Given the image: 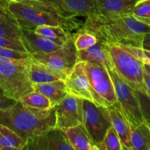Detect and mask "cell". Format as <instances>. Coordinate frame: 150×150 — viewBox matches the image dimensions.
Returning <instances> with one entry per match:
<instances>
[{
	"instance_id": "cell-1",
	"label": "cell",
	"mask_w": 150,
	"mask_h": 150,
	"mask_svg": "<svg viewBox=\"0 0 150 150\" xmlns=\"http://www.w3.org/2000/svg\"><path fill=\"white\" fill-rule=\"evenodd\" d=\"M81 28L95 35L102 43L139 48H142L145 35L150 32V25L140 21L133 15L88 17Z\"/></svg>"
},
{
	"instance_id": "cell-2",
	"label": "cell",
	"mask_w": 150,
	"mask_h": 150,
	"mask_svg": "<svg viewBox=\"0 0 150 150\" xmlns=\"http://www.w3.org/2000/svg\"><path fill=\"white\" fill-rule=\"evenodd\" d=\"M7 9L18 26L35 29L41 26H61L67 32L78 30L82 23L73 16H65L46 4L36 0H7Z\"/></svg>"
},
{
	"instance_id": "cell-3",
	"label": "cell",
	"mask_w": 150,
	"mask_h": 150,
	"mask_svg": "<svg viewBox=\"0 0 150 150\" xmlns=\"http://www.w3.org/2000/svg\"><path fill=\"white\" fill-rule=\"evenodd\" d=\"M0 124L14 131L26 142L30 138L55 127V111L54 108L49 110L31 108L18 100L0 111Z\"/></svg>"
},
{
	"instance_id": "cell-4",
	"label": "cell",
	"mask_w": 150,
	"mask_h": 150,
	"mask_svg": "<svg viewBox=\"0 0 150 150\" xmlns=\"http://www.w3.org/2000/svg\"><path fill=\"white\" fill-rule=\"evenodd\" d=\"M30 59L31 57L26 59L0 58V87L6 96L15 101L34 91L29 76Z\"/></svg>"
},
{
	"instance_id": "cell-5",
	"label": "cell",
	"mask_w": 150,
	"mask_h": 150,
	"mask_svg": "<svg viewBox=\"0 0 150 150\" xmlns=\"http://www.w3.org/2000/svg\"><path fill=\"white\" fill-rule=\"evenodd\" d=\"M105 48L119 76L133 89L144 93L143 63L121 45L105 44Z\"/></svg>"
},
{
	"instance_id": "cell-6",
	"label": "cell",
	"mask_w": 150,
	"mask_h": 150,
	"mask_svg": "<svg viewBox=\"0 0 150 150\" xmlns=\"http://www.w3.org/2000/svg\"><path fill=\"white\" fill-rule=\"evenodd\" d=\"M113 83L122 111L130 124V127H136L144 121L136 90L130 87L125 81L119 76L112 64L106 67Z\"/></svg>"
},
{
	"instance_id": "cell-7",
	"label": "cell",
	"mask_w": 150,
	"mask_h": 150,
	"mask_svg": "<svg viewBox=\"0 0 150 150\" xmlns=\"http://www.w3.org/2000/svg\"><path fill=\"white\" fill-rule=\"evenodd\" d=\"M30 56L32 59L64 75L66 78L68 77L78 62V51L72 34L68 40L58 49L48 53H35Z\"/></svg>"
},
{
	"instance_id": "cell-8",
	"label": "cell",
	"mask_w": 150,
	"mask_h": 150,
	"mask_svg": "<svg viewBox=\"0 0 150 150\" xmlns=\"http://www.w3.org/2000/svg\"><path fill=\"white\" fill-rule=\"evenodd\" d=\"M82 124L100 149L105 133L112 126L108 107L97 105L92 101L83 99Z\"/></svg>"
},
{
	"instance_id": "cell-9",
	"label": "cell",
	"mask_w": 150,
	"mask_h": 150,
	"mask_svg": "<svg viewBox=\"0 0 150 150\" xmlns=\"http://www.w3.org/2000/svg\"><path fill=\"white\" fill-rule=\"evenodd\" d=\"M89 81L94 90L107 103L108 107L117 103L114 83L106 67L92 62H83Z\"/></svg>"
},
{
	"instance_id": "cell-10",
	"label": "cell",
	"mask_w": 150,
	"mask_h": 150,
	"mask_svg": "<svg viewBox=\"0 0 150 150\" xmlns=\"http://www.w3.org/2000/svg\"><path fill=\"white\" fill-rule=\"evenodd\" d=\"M68 94L81 99L88 100L97 105L108 107L107 103L93 89L89 81L83 62H78L65 80Z\"/></svg>"
},
{
	"instance_id": "cell-11",
	"label": "cell",
	"mask_w": 150,
	"mask_h": 150,
	"mask_svg": "<svg viewBox=\"0 0 150 150\" xmlns=\"http://www.w3.org/2000/svg\"><path fill=\"white\" fill-rule=\"evenodd\" d=\"M56 127L69 128L83 123V99L68 94L54 105Z\"/></svg>"
},
{
	"instance_id": "cell-12",
	"label": "cell",
	"mask_w": 150,
	"mask_h": 150,
	"mask_svg": "<svg viewBox=\"0 0 150 150\" xmlns=\"http://www.w3.org/2000/svg\"><path fill=\"white\" fill-rule=\"evenodd\" d=\"M23 150H74L62 129L53 127L26 141Z\"/></svg>"
},
{
	"instance_id": "cell-13",
	"label": "cell",
	"mask_w": 150,
	"mask_h": 150,
	"mask_svg": "<svg viewBox=\"0 0 150 150\" xmlns=\"http://www.w3.org/2000/svg\"><path fill=\"white\" fill-rule=\"evenodd\" d=\"M21 35L22 42L30 55L39 52H51L62 46L36 33L32 29L21 28Z\"/></svg>"
},
{
	"instance_id": "cell-14",
	"label": "cell",
	"mask_w": 150,
	"mask_h": 150,
	"mask_svg": "<svg viewBox=\"0 0 150 150\" xmlns=\"http://www.w3.org/2000/svg\"><path fill=\"white\" fill-rule=\"evenodd\" d=\"M111 125L118 134L124 149L133 150L130 139V126L125 117L118 102L108 107Z\"/></svg>"
},
{
	"instance_id": "cell-15",
	"label": "cell",
	"mask_w": 150,
	"mask_h": 150,
	"mask_svg": "<svg viewBox=\"0 0 150 150\" xmlns=\"http://www.w3.org/2000/svg\"><path fill=\"white\" fill-rule=\"evenodd\" d=\"M139 1L140 0H98L100 16L114 18L132 15Z\"/></svg>"
},
{
	"instance_id": "cell-16",
	"label": "cell",
	"mask_w": 150,
	"mask_h": 150,
	"mask_svg": "<svg viewBox=\"0 0 150 150\" xmlns=\"http://www.w3.org/2000/svg\"><path fill=\"white\" fill-rule=\"evenodd\" d=\"M63 130L74 150H100L93 142L83 124Z\"/></svg>"
},
{
	"instance_id": "cell-17",
	"label": "cell",
	"mask_w": 150,
	"mask_h": 150,
	"mask_svg": "<svg viewBox=\"0 0 150 150\" xmlns=\"http://www.w3.org/2000/svg\"><path fill=\"white\" fill-rule=\"evenodd\" d=\"M67 13L70 16H100L98 0H61Z\"/></svg>"
},
{
	"instance_id": "cell-18",
	"label": "cell",
	"mask_w": 150,
	"mask_h": 150,
	"mask_svg": "<svg viewBox=\"0 0 150 150\" xmlns=\"http://www.w3.org/2000/svg\"><path fill=\"white\" fill-rule=\"evenodd\" d=\"M29 76L32 84L47 83L57 80L65 81L67 79L64 75L51 70L47 66L32 59L29 63Z\"/></svg>"
},
{
	"instance_id": "cell-19",
	"label": "cell",
	"mask_w": 150,
	"mask_h": 150,
	"mask_svg": "<svg viewBox=\"0 0 150 150\" xmlns=\"http://www.w3.org/2000/svg\"><path fill=\"white\" fill-rule=\"evenodd\" d=\"M33 90L48 98L53 107L68 95L65 81L64 80L33 84Z\"/></svg>"
},
{
	"instance_id": "cell-20",
	"label": "cell",
	"mask_w": 150,
	"mask_h": 150,
	"mask_svg": "<svg viewBox=\"0 0 150 150\" xmlns=\"http://www.w3.org/2000/svg\"><path fill=\"white\" fill-rule=\"evenodd\" d=\"M78 62H92L100 63L105 67L111 64L105 44L100 42L90 48L78 51Z\"/></svg>"
},
{
	"instance_id": "cell-21",
	"label": "cell",
	"mask_w": 150,
	"mask_h": 150,
	"mask_svg": "<svg viewBox=\"0 0 150 150\" xmlns=\"http://www.w3.org/2000/svg\"><path fill=\"white\" fill-rule=\"evenodd\" d=\"M133 150H150V127L144 121L136 127H130Z\"/></svg>"
},
{
	"instance_id": "cell-22",
	"label": "cell",
	"mask_w": 150,
	"mask_h": 150,
	"mask_svg": "<svg viewBox=\"0 0 150 150\" xmlns=\"http://www.w3.org/2000/svg\"><path fill=\"white\" fill-rule=\"evenodd\" d=\"M26 144L14 131L0 124V150H23Z\"/></svg>"
},
{
	"instance_id": "cell-23",
	"label": "cell",
	"mask_w": 150,
	"mask_h": 150,
	"mask_svg": "<svg viewBox=\"0 0 150 150\" xmlns=\"http://www.w3.org/2000/svg\"><path fill=\"white\" fill-rule=\"evenodd\" d=\"M34 30L36 33L59 45H64L71 35L61 26H41L36 27Z\"/></svg>"
},
{
	"instance_id": "cell-24",
	"label": "cell",
	"mask_w": 150,
	"mask_h": 150,
	"mask_svg": "<svg viewBox=\"0 0 150 150\" xmlns=\"http://www.w3.org/2000/svg\"><path fill=\"white\" fill-rule=\"evenodd\" d=\"M19 101L24 105L42 110H49L53 108L48 98L40 92L33 91L24 95Z\"/></svg>"
},
{
	"instance_id": "cell-25",
	"label": "cell",
	"mask_w": 150,
	"mask_h": 150,
	"mask_svg": "<svg viewBox=\"0 0 150 150\" xmlns=\"http://www.w3.org/2000/svg\"><path fill=\"white\" fill-rule=\"evenodd\" d=\"M72 36L77 51H81L90 48L98 42L95 35L81 28L78 29L77 32L72 35Z\"/></svg>"
},
{
	"instance_id": "cell-26",
	"label": "cell",
	"mask_w": 150,
	"mask_h": 150,
	"mask_svg": "<svg viewBox=\"0 0 150 150\" xmlns=\"http://www.w3.org/2000/svg\"><path fill=\"white\" fill-rule=\"evenodd\" d=\"M100 149L124 150V147L120 141V137L112 126L107 130L100 146Z\"/></svg>"
},
{
	"instance_id": "cell-27",
	"label": "cell",
	"mask_w": 150,
	"mask_h": 150,
	"mask_svg": "<svg viewBox=\"0 0 150 150\" xmlns=\"http://www.w3.org/2000/svg\"><path fill=\"white\" fill-rule=\"evenodd\" d=\"M132 15L140 21L150 25V2L149 0H140L133 8Z\"/></svg>"
},
{
	"instance_id": "cell-28",
	"label": "cell",
	"mask_w": 150,
	"mask_h": 150,
	"mask_svg": "<svg viewBox=\"0 0 150 150\" xmlns=\"http://www.w3.org/2000/svg\"><path fill=\"white\" fill-rule=\"evenodd\" d=\"M0 37L21 40V28L17 24L0 22Z\"/></svg>"
},
{
	"instance_id": "cell-29",
	"label": "cell",
	"mask_w": 150,
	"mask_h": 150,
	"mask_svg": "<svg viewBox=\"0 0 150 150\" xmlns=\"http://www.w3.org/2000/svg\"><path fill=\"white\" fill-rule=\"evenodd\" d=\"M136 94L139 98L144 120L150 127V98L141 91L136 90Z\"/></svg>"
},
{
	"instance_id": "cell-30",
	"label": "cell",
	"mask_w": 150,
	"mask_h": 150,
	"mask_svg": "<svg viewBox=\"0 0 150 150\" xmlns=\"http://www.w3.org/2000/svg\"><path fill=\"white\" fill-rule=\"evenodd\" d=\"M30 57V54L27 52L0 46V58L12 59H26Z\"/></svg>"
},
{
	"instance_id": "cell-31",
	"label": "cell",
	"mask_w": 150,
	"mask_h": 150,
	"mask_svg": "<svg viewBox=\"0 0 150 150\" xmlns=\"http://www.w3.org/2000/svg\"><path fill=\"white\" fill-rule=\"evenodd\" d=\"M122 47L143 64L150 65V51L139 47Z\"/></svg>"
},
{
	"instance_id": "cell-32",
	"label": "cell",
	"mask_w": 150,
	"mask_h": 150,
	"mask_svg": "<svg viewBox=\"0 0 150 150\" xmlns=\"http://www.w3.org/2000/svg\"><path fill=\"white\" fill-rule=\"evenodd\" d=\"M0 46L18 50V51H23V52H27L26 48H25L22 40L14 39V38H7L0 37Z\"/></svg>"
},
{
	"instance_id": "cell-33",
	"label": "cell",
	"mask_w": 150,
	"mask_h": 150,
	"mask_svg": "<svg viewBox=\"0 0 150 150\" xmlns=\"http://www.w3.org/2000/svg\"><path fill=\"white\" fill-rule=\"evenodd\" d=\"M0 22L17 24L7 9V0H0Z\"/></svg>"
},
{
	"instance_id": "cell-34",
	"label": "cell",
	"mask_w": 150,
	"mask_h": 150,
	"mask_svg": "<svg viewBox=\"0 0 150 150\" xmlns=\"http://www.w3.org/2000/svg\"><path fill=\"white\" fill-rule=\"evenodd\" d=\"M36 1H40V2L48 4V5L51 6V7H53L56 10H58L61 14L64 15V16H70L66 11L65 8L64 7V4H63L62 1L61 0H36Z\"/></svg>"
},
{
	"instance_id": "cell-35",
	"label": "cell",
	"mask_w": 150,
	"mask_h": 150,
	"mask_svg": "<svg viewBox=\"0 0 150 150\" xmlns=\"http://www.w3.org/2000/svg\"><path fill=\"white\" fill-rule=\"evenodd\" d=\"M14 100L10 99L8 97L6 96L3 92L2 89L0 87V111L2 110L7 109V108L13 105L16 103Z\"/></svg>"
},
{
	"instance_id": "cell-36",
	"label": "cell",
	"mask_w": 150,
	"mask_h": 150,
	"mask_svg": "<svg viewBox=\"0 0 150 150\" xmlns=\"http://www.w3.org/2000/svg\"><path fill=\"white\" fill-rule=\"evenodd\" d=\"M144 93L150 98V75L144 73Z\"/></svg>"
},
{
	"instance_id": "cell-37",
	"label": "cell",
	"mask_w": 150,
	"mask_h": 150,
	"mask_svg": "<svg viewBox=\"0 0 150 150\" xmlns=\"http://www.w3.org/2000/svg\"><path fill=\"white\" fill-rule=\"evenodd\" d=\"M142 48L144 49L150 51V32L145 35L142 42Z\"/></svg>"
},
{
	"instance_id": "cell-38",
	"label": "cell",
	"mask_w": 150,
	"mask_h": 150,
	"mask_svg": "<svg viewBox=\"0 0 150 150\" xmlns=\"http://www.w3.org/2000/svg\"><path fill=\"white\" fill-rule=\"evenodd\" d=\"M144 70L145 73H146L147 74L150 75V65L149 64H144Z\"/></svg>"
},
{
	"instance_id": "cell-39",
	"label": "cell",
	"mask_w": 150,
	"mask_h": 150,
	"mask_svg": "<svg viewBox=\"0 0 150 150\" xmlns=\"http://www.w3.org/2000/svg\"><path fill=\"white\" fill-rule=\"evenodd\" d=\"M13 1H20V0H13Z\"/></svg>"
},
{
	"instance_id": "cell-40",
	"label": "cell",
	"mask_w": 150,
	"mask_h": 150,
	"mask_svg": "<svg viewBox=\"0 0 150 150\" xmlns=\"http://www.w3.org/2000/svg\"><path fill=\"white\" fill-rule=\"evenodd\" d=\"M149 2H150V0H149Z\"/></svg>"
}]
</instances>
